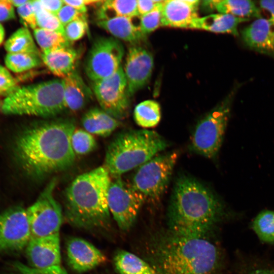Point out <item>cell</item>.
<instances>
[{
	"mask_svg": "<svg viewBox=\"0 0 274 274\" xmlns=\"http://www.w3.org/2000/svg\"><path fill=\"white\" fill-rule=\"evenodd\" d=\"M147 248L150 264L159 274H223V253L206 237L168 230L154 235Z\"/></svg>",
	"mask_w": 274,
	"mask_h": 274,
	"instance_id": "cell-1",
	"label": "cell"
},
{
	"mask_svg": "<svg viewBox=\"0 0 274 274\" xmlns=\"http://www.w3.org/2000/svg\"><path fill=\"white\" fill-rule=\"evenodd\" d=\"M75 129L73 122L61 119L45 121L25 130L16 143L23 168L39 177L71 166L76 156L71 145Z\"/></svg>",
	"mask_w": 274,
	"mask_h": 274,
	"instance_id": "cell-2",
	"label": "cell"
},
{
	"mask_svg": "<svg viewBox=\"0 0 274 274\" xmlns=\"http://www.w3.org/2000/svg\"><path fill=\"white\" fill-rule=\"evenodd\" d=\"M225 207L212 191L183 175L175 182L168 206V231L183 236L206 237L226 216Z\"/></svg>",
	"mask_w": 274,
	"mask_h": 274,
	"instance_id": "cell-3",
	"label": "cell"
},
{
	"mask_svg": "<svg viewBox=\"0 0 274 274\" xmlns=\"http://www.w3.org/2000/svg\"><path fill=\"white\" fill-rule=\"evenodd\" d=\"M111 177L104 166L77 177L65 194V216L72 225L105 229L111 223L107 196Z\"/></svg>",
	"mask_w": 274,
	"mask_h": 274,
	"instance_id": "cell-4",
	"label": "cell"
},
{
	"mask_svg": "<svg viewBox=\"0 0 274 274\" xmlns=\"http://www.w3.org/2000/svg\"><path fill=\"white\" fill-rule=\"evenodd\" d=\"M157 132L142 129L124 132L109 145L104 166L111 178L139 167L168 147Z\"/></svg>",
	"mask_w": 274,
	"mask_h": 274,
	"instance_id": "cell-5",
	"label": "cell"
},
{
	"mask_svg": "<svg viewBox=\"0 0 274 274\" xmlns=\"http://www.w3.org/2000/svg\"><path fill=\"white\" fill-rule=\"evenodd\" d=\"M65 109L62 79L17 86L1 105L2 112L7 115L48 117Z\"/></svg>",
	"mask_w": 274,
	"mask_h": 274,
	"instance_id": "cell-6",
	"label": "cell"
},
{
	"mask_svg": "<svg viewBox=\"0 0 274 274\" xmlns=\"http://www.w3.org/2000/svg\"><path fill=\"white\" fill-rule=\"evenodd\" d=\"M236 89L198 122L191 138L190 148L193 152L208 158L217 155L223 142Z\"/></svg>",
	"mask_w": 274,
	"mask_h": 274,
	"instance_id": "cell-7",
	"label": "cell"
},
{
	"mask_svg": "<svg viewBox=\"0 0 274 274\" xmlns=\"http://www.w3.org/2000/svg\"><path fill=\"white\" fill-rule=\"evenodd\" d=\"M178 158L176 151L155 156L140 166L131 185L145 200H157L166 190Z\"/></svg>",
	"mask_w": 274,
	"mask_h": 274,
	"instance_id": "cell-8",
	"label": "cell"
},
{
	"mask_svg": "<svg viewBox=\"0 0 274 274\" xmlns=\"http://www.w3.org/2000/svg\"><path fill=\"white\" fill-rule=\"evenodd\" d=\"M56 183V179L50 181L38 199L26 209L31 238L59 233L62 222V213L53 195Z\"/></svg>",
	"mask_w": 274,
	"mask_h": 274,
	"instance_id": "cell-9",
	"label": "cell"
},
{
	"mask_svg": "<svg viewBox=\"0 0 274 274\" xmlns=\"http://www.w3.org/2000/svg\"><path fill=\"white\" fill-rule=\"evenodd\" d=\"M107 200L110 214L123 231L132 227L146 201L131 184L125 182L121 176L111 179Z\"/></svg>",
	"mask_w": 274,
	"mask_h": 274,
	"instance_id": "cell-10",
	"label": "cell"
},
{
	"mask_svg": "<svg viewBox=\"0 0 274 274\" xmlns=\"http://www.w3.org/2000/svg\"><path fill=\"white\" fill-rule=\"evenodd\" d=\"M124 54V48L116 39L97 38L93 43L85 62L86 75L93 82L111 76L121 66Z\"/></svg>",
	"mask_w": 274,
	"mask_h": 274,
	"instance_id": "cell-11",
	"label": "cell"
},
{
	"mask_svg": "<svg viewBox=\"0 0 274 274\" xmlns=\"http://www.w3.org/2000/svg\"><path fill=\"white\" fill-rule=\"evenodd\" d=\"M92 88L101 109L117 119L126 116L130 97L122 66L111 76L93 82Z\"/></svg>",
	"mask_w": 274,
	"mask_h": 274,
	"instance_id": "cell-12",
	"label": "cell"
},
{
	"mask_svg": "<svg viewBox=\"0 0 274 274\" xmlns=\"http://www.w3.org/2000/svg\"><path fill=\"white\" fill-rule=\"evenodd\" d=\"M31 238L26 209L16 206L0 213V251H20Z\"/></svg>",
	"mask_w": 274,
	"mask_h": 274,
	"instance_id": "cell-13",
	"label": "cell"
},
{
	"mask_svg": "<svg viewBox=\"0 0 274 274\" xmlns=\"http://www.w3.org/2000/svg\"><path fill=\"white\" fill-rule=\"evenodd\" d=\"M26 253L30 267L45 274H68L61 265L59 233L31 238Z\"/></svg>",
	"mask_w": 274,
	"mask_h": 274,
	"instance_id": "cell-14",
	"label": "cell"
},
{
	"mask_svg": "<svg viewBox=\"0 0 274 274\" xmlns=\"http://www.w3.org/2000/svg\"><path fill=\"white\" fill-rule=\"evenodd\" d=\"M153 62L152 54L144 48L132 46L129 49L123 69L130 97L148 83L152 74Z\"/></svg>",
	"mask_w": 274,
	"mask_h": 274,
	"instance_id": "cell-15",
	"label": "cell"
},
{
	"mask_svg": "<svg viewBox=\"0 0 274 274\" xmlns=\"http://www.w3.org/2000/svg\"><path fill=\"white\" fill-rule=\"evenodd\" d=\"M66 250L68 264L79 273L91 270L107 260L100 250L80 237L70 238L66 243Z\"/></svg>",
	"mask_w": 274,
	"mask_h": 274,
	"instance_id": "cell-16",
	"label": "cell"
},
{
	"mask_svg": "<svg viewBox=\"0 0 274 274\" xmlns=\"http://www.w3.org/2000/svg\"><path fill=\"white\" fill-rule=\"evenodd\" d=\"M245 45L274 59V27L268 20L257 19L241 31Z\"/></svg>",
	"mask_w": 274,
	"mask_h": 274,
	"instance_id": "cell-17",
	"label": "cell"
},
{
	"mask_svg": "<svg viewBox=\"0 0 274 274\" xmlns=\"http://www.w3.org/2000/svg\"><path fill=\"white\" fill-rule=\"evenodd\" d=\"M197 0H168L163 3L161 25L178 28H190L192 22L198 17Z\"/></svg>",
	"mask_w": 274,
	"mask_h": 274,
	"instance_id": "cell-18",
	"label": "cell"
},
{
	"mask_svg": "<svg viewBox=\"0 0 274 274\" xmlns=\"http://www.w3.org/2000/svg\"><path fill=\"white\" fill-rule=\"evenodd\" d=\"M62 80L65 108L80 110L91 98V91L75 70Z\"/></svg>",
	"mask_w": 274,
	"mask_h": 274,
	"instance_id": "cell-19",
	"label": "cell"
},
{
	"mask_svg": "<svg viewBox=\"0 0 274 274\" xmlns=\"http://www.w3.org/2000/svg\"><path fill=\"white\" fill-rule=\"evenodd\" d=\"M250 19L230 14H212L195 19L192 22L190 28L216 33H228L238 36V26L241 23L248 21Z\"/></svg>",
	"mask_w": 274,
	"mask_h": 274,
	"instance_id": "cell-20",
	"label": "cell"
},
{
	"mask_svg": "<svg viewBox=\"0 0 274 274\" xmlns=\"http://www.w3.org/2000/svg\"><path fill=\"white\" fill-rule=\"evenodd\" d=\"M78 57L74 49L68 47L52 51L42 53V62L55 76L64 78L75 71Z\"/></svg>",
	"mask_w": 274,
	"mask_h": 274,
	"instance_id": "cell-21",
	"label": "cell"
},
{
	"mask_svg": "<svg viewBox=\"0 0 274 274\" xmlns=\"http://www.w3.org/2000/svg\"><path fill=\"white\" fill-rule=\"evenodd\" d=\"M133 18L126 17H115L98 19L97 25L111 35L126 42L135 43L145 36L140 26L133 22Z\"/></svg>",
	"mask_w": 274,
	"mask_h": 274,
	"instance_id": "cell-22",
	"label": "cell"
},
{
	"mask_svg": "<svg viewBox=\"0 0 274 274\" xmlns=\"http://www.w3.org/2000/svg\"><path fill=\"white\" fill-rule=\"evenodd\" d=\"M82 124L87 132L104 137L110 135L119 125L118 119L98 108L87 111L83 116Z\"/></svg>",
	"mask_w": 274,
	"mask_h": 274,
	"instance_id": "cell-23",
	"label": "cell"
},
{
	"mask_svg": "<svg viewBox=\"0 0 274 274\" xmlns=\"http://www.w3.org/2000/svg\"><path fill=\"white\" fill-rule=\"evenodd\" d=\"M206 5L215 9L219 13L230 14L236 17L261 18L260 9L255 3L249 0H216L204 2Z\"/></svg>",
	"mask_w": 274,
	"mask_h": 274,
	"instance_id": "cell-24",
	"label": "cell"
},
{
	"mask_svg": "<svg viewBox=\"0 0 274 274\" xmlns=\"http://www.w3.org/2000/svg\"><path fill=\"white\" fill-rule=\"evenodd\" d=\"M113 262L119 274H159L150 264L124 250L116 253Z\"/></svg>",
	"mask_w": 274,
	"mask_h": 274,
	"instance_id": "cell-25",
	"label": "cell"
},
{
	"mask_svg": "<svg viewBox=\"0 0 274 274\" xmlns=\"http://www.w3.org/2000/svg\"><path fill=\"white\" fill-rule=\"evenodd\" d=\"M236 268V274H274V258L242 252Z\"/></svg>",
	"mask_w": 274,
	"mask_h": 274,
	"instance_id": "cell-26",
	"label": "cell"
},
{
	"mask_svg": "<svg viewBox=\"0 0 274 274\" xmlns=\"http://www.w3.org/2000/svg\"><path fill=\"white\" fill-rule=\"evenodd\" d=\"M137 0H108L100 5L98 20L115 17L134 18L140 16Z\"/></svg>",
	"mask_w": 274,
	"mask_h": 274,
	"instance_id": "cell-27",
	"label": "cell"
},
{
	"mask_svg": "<svg viewBox=\"0 0 274 274\" xmlns=\"http://www.w3.org/2000/svg\"><path fill=\"white\" fill-rule=\"evenodd\" d=\"M7 53H35L39 51L29 29L21 27L14 32L5 43Z\"/></svg>",
	"mask_w": 274,
	"mask_h": 274,
	"instance_id": "cell-28",
	"label": "cell"
},
{
	"mask_svg": "<svg viewBox=\"0 0 274 274\" xmlns=\"http://www.w3.org/2000/svg\"><path fill=\"white\" fill-rule=\"evenodd\" d=\"M250 227L262 243L274 244V211L260 212L252 221Z\"/></svg>",
	"mask_w": 274,
	"mask_h": 274,
	"instance_id": "cell-29",
	"label": "cell"
},
{
	"mask_svg": "<svg viewBox=\"0 0 274 274\" xmlns=\"http://www.w3.org/2000/svg\"><path fill=\"white\" fill-rule=\"evenodd\" d=\"M134 119L136 123L144 128L156 126L161 118L159 104L153 100H146L139 104L134 110Z\"/></svg>",
	"mask_w": 274,
	"mask_h": 274,
	"instance_id": "cell-30",
	"label": "cell"
},
{
	"mask_svg": "<svg viewBox=\"0 0 274 274\" xmlns=\"http://www.w3.org/2000/svg\"><path fill=\"white\" fill-rule=\"evenodd\" d=\"M33 36L42 53L70 47L65 35L59 32L37 27L33 30Z\"/></svg>",
	"mask_w": 274,
	"mask_h": 274,
	"instance_id": "cell-31",
	"label": "cell"
},
{
	"mask_svg": "<svg viewBox=\"0 0 274 274\" xmlns=\"http://www.w3.org/2000/svg\"><path fill=\"white\" fill-rule=\"evenodd\" d=\"M42 62L41 55L35 53H7L5 58L7 68L16 73L35 68Z\"/></svg>",
	"mask_w": 274,
	"mask_h": 274,
	"instance_id": "cell-32",
	"label": "cell"
},
{
	"mask_svg": "<svg viewBox=\"0 0 274 274\" xmlns=\"http://www.w3.org/2000/svg\"><path fill=\"white\" fill-rule=\"evenodd\" d=\"M71 145L75 154L84 155L94 150L96 141L92 134L82 129H75L71 138Z\"/></svg>",
	"mask_w": 274,
	"mask_h": 274,
	"instance_id": "cell-33",
	"label": "cell"
},
{
	"mask_svg": "<svg viewBox=\"0 0 274 274\" xmlns=\"http://www.w3.org/2000/svg\"><path fill=\"white\" fill-rule=\"evenodd\" d=\"M36 10L38 27L64 34V27L56 15L45 10L39 0L32 1Z\"/></svg>",
	"mask_w": 274,
	"mask_h": 274,
	"instance_id": "cell-34",
	"label": "cell"
},
{
	"mask_svg": "<svg viewBox=\"0 0 274 274\" xmlns=\"http://www.w3.org/2000/svg\"><path fill=\"white\" fill-rule=\"evenodd\" d=\"M164 1H159L155 8L151 12L140 17V28L145 36L161 25V12Z\"/></svg>",
	"mask_w": 274,
	"mask_h": 274,
	"instance_id": "cell-35",
	"label": "cell"
},
{
	"mask_svg": "<svg viewBox=\"0 0 274 274\" xmlns=\"http://www.w3.org/2000/svg\"><path fill=\"white\" fill-rule=\"evenodd\" d=\"M86 19H78L64 27V35L70 42L78 41L85 35L87 30Z\"/></svg>",
	"mask_w": 274,
	"mask_h": 274,
	"instance_id": "cell-36",
	"label": "cell"
},
{
	"mask_svg": "<svg viewBox=\"0 0 274 274\" xmlns=\"http://www.w3.org/2000/svg\"><path fill=\"white\" fill-rule=\"evenodd\" d=\"M17 12L23 22L33 30L38 27L36 10L32 1L17 8Z\"/></svg>",
	"mask_w": 274,
	"mask_h": 274,
	"instance_id": "cell-37",
	"label": "cell"
},
{
	"mask_svg": "<svg viewBox=\"0 0 274 274\" xmlns=\"http://www.w3.org/2000/svg\"><path fill=\"white\" fill-rule=\"evenodd\" d=\"M56 16L64 27L75 20L86 19V14L81 13L66 4H64Z\"/></svg>",
	"mask_w": 274,
	"mask_h": 274,
	"instance_id": "cell-38",
	"label": "cell"
},
{
	"mask_svg": "<svg viewBox=\"0 0 274 274\" xmlns=\"http://www.w3.org/2000/svg\"><path fill=\"white\" fill-rule=\"evenodd\" d=\"M17 86L8 68L0 64V94L6 96Z\"/></svg>",
	"mask_w": 274,
	"mask_h": 274,
	"instance_id": "cell-39",
	"label": "cell"
},
{
	"mask_svg": "<svg viewBox=\"0 0 274 274\" xmlns=\"http://www.w3.org/2000/svg\"><path fill=\"white\" fill-rule=\"evenodd\" d=\"M64 4L69 5L78 11L86 14L87 6L100 5L103 1L94 0H63Z\"/></svg>",
	"mask_w": 274,
	"mask_h": 274,
	"instance_id": "cell-40",
	"label": "cell"
},
{
	"mask_svg": "<svg viewBox=\"0 0 274 274\" xmlns=\"http://www.w3.org/2000/svg\"><path fill=\"white\" fill-rule=\"evenodd\" d=\"M15 17L14 7L10 0H0V22L14 19Z\"/></svg>",
	"mask_w": 274,
	"mask_h": 274,
	"instance_id": "cell-41",
	"label": "cell"
},
{
	"mask_svg": "<svg viewBox=\"0 0 274 274\" xmlns=\"http://www.w3.org/2000/svg\"><path fill=\"white\" fill-rule=\"evenodd\" d=\"M42 7L48 12L57 15L64 5L63 0H39Z\"/></svg>",
	"mask_w": 274,
	"mask_h": 274,
	"instance_id": "cell-42",
	"label": "cell"
},
{
	"mask_svg": "<svg viewBox=\"0 0 274 274\" xmlns=\"http://www.w3.org/2000/svg\"><path fill=\"white\" fill-rule=\"evenodd\" d=\"M159 1L137 0L138 11L140 16L148 13L153 10Z\"/></svg>",
	"mask_w": 274,
	"mask_h": 274,
	"instance_id": "cell-43",
	"label": "cell"
},
{
	"mask_svg": "<svg viewBox=\"0 0 274 274\" xmlns=\"http://www.w3.org/2000/svg\"><path fill=\"white\" fill-rule=\"evenodd\" d=\"M13 266L19 274H45L20 262H14Z\"/></svg>",
	"mask_w": 274,
	"mask_h": 274,
	"instance_id": "cell-44",
	"label": "cell"
},
{
	"mask_svg": "<svg viewBox=\"0 0 274 274\" xmlns=\"http://www.w3.org/2000/svg\"><path fill=\"white\" fill-rule=\"evenodd\" d=\"M259 5L270 14V18L268 19L271 25L274 27V0H265L259 2Z\"/></svg>",
	"mask_w": 274,
	"mask_h": 274,
	"instance_id": "cell-45",
	"label": "cell"
},
{
	"mask_svg": "<svg viewBox=\"0 0 274 274\" xmlns=\"http://www.w3.org/2000/svg\"><path fill=\"white\" fill-rule=\"evenodd\" d=\"M28 0L26 1H16V0H10L11 4L14 6V7L18 8L21 6L23 5L26 3Z\"/></svg>",
	"mask_w": 274,
	"mask_h": 274,
	"instance_id": "cell-46",
	"label": "cell"
},
{
	"mask_svg": "<svg viewBox=\"0 0 274 274\" xmlns=\"http://www.w3.org/2000/svg\"><path fill=\"white\" fill-rule=\"evenodd\" d=\"M5 31L4 26L0 23V45L4 40Z\"/></svg>",
	"mask_w": 274,
	"mask_h": 274,
	"instance_id": "cell-47",
	"label": "cell"
},
{
	"mask_svg": "<svg viewBox=\"0 0 274 274\" xmlns=\"http://www.w3.org/2000/svg\"><path fill=\"white\" fill-rule=\"evenodd\" d=\"M9 274H15V273H9Z\"/></svg>",
	"mask_w": 274,
	"mask_h": 274,
	"instance_id": "cell-48",
	"label": "cell"
}]
</instances>
